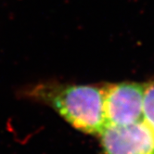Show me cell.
Returning a JSON list of instances; mask_svg holds the SVG:
<instances>
[{
    "label": "cell",
    "instance_id": "cell-3",
    "mask_svg": "<svg viewBox=\"0 0 154 154\" xmlns=\"http://www.w3.org/2000/svg\"><path fill=\"white\" fill-rule=\"evenodd\" d=\"M97 137L105 154H154V133L144 118L128 125H105Z\"/></svg>",
    "mask_w": 154,
    "mask_h": 154
},
{
    "label": "cell",
    "instance_id": "cell-2",
    "mask_svg": "<svg viewBox=\"0 0 154 154\" xmlns=\"http://www.w3.org/2000/svg\"><path fill=\"white\" fill-rule=\"evenodd\" d=\"M145 86L135 82L104 85L105 125H128L144 118Z\"/></svg>",
    "mask_w": 154,
    "mask_h": 154
},
{
    "label": "cell",
    "instance_id": "cell-1",
    "mask_svg": "<svg viewBox=\"0 0 154 154\" xmlns=\"http://www.w3.org/2000/svg\"><path fill=\"white\" fill-rule=\"evenodd\" d=\"M21 95L50 107L85 134L98 136L106 125L104 86L46 82L29 86Z\"/></svg>",
    "mask_w": 154,
    "mask_h": 154
},
{
    "label": "cell",
    "instance_id": "cell-4",
    "mask_svg": "<svg viewBox=\"0 0 154 154\" xmlns=\"http://www.w3.org/2000/svg\"><path fill=\"white\" fill-rule=\"evenodd\" d=\"M143 112L145 122L154 133V81L146 83Z\"/></svg>",
    "mask_w": 154,
    "mask_h": 154
}]
</instances>
